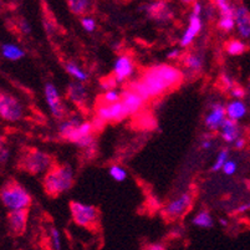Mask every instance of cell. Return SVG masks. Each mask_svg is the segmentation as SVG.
I'll use <instances>...</instances> for the list:
<instances>
[{"instance_id": "18", "label": "cell", "mask_w": 250, "mask_h": 250, "mask_svg": "<svg viewBox=\"0 0 250 250\" xmlns=\"http://www.w3.org/2000/svg\"><path fill=\"white\" fill-rule=\"evenodd\" d=\"M239 133L240 131L238 124L235 121L229 120V118H226L222 127H220V135H222L223 140L228 143L235 142L239 138Z\"/></svg>"}, {"instance_id": "28", "label": "cell", "mask_w": 250, "mask_h": 250, "mask_svg": "<svg viewBox=\"0 0 250 250\" xmlns=\"http://www.w3.org/2000/svg\"><path fill=\"white\" fill-rule=\"evenodd\" d=\"M226 47L229 55H233V56L242 55L243 52L247 50L245 44L240 42V40H231V42H229L228 44H227Z\"/></svg>"}, {"instance_id": "48", "label": "cell", "mask_w": 250, "mask_h": 250, "mask_svg": "<svg viewBox=\"0 0 250 250\" xmlns=\"http://www.w3.org/2000/svg\"><path fill=\"white\" fill-rule=\"evenodd\" d=\"M4 148H6V147H5V138H4L3 136H0V151H3Z\"/></svg>"}, {"instance_id": "4", "label": "cell", "mask_w": 250, "mask_h": 250, "mask_svg": "<svg viewBox=\"0 0 250 250\" xmlns=\"http://www.w3.org/2000/svg\"><path fill=\"white\" fill-rule=\"evenodd\" d=\"M51 163V157L47 153L40 149H30L22 160V167L28 170L29 173L39 174L46 170L49 172Z\"/></svg>"}, {"instance_id": "46", "label": "cell", "mask_w": 250, "mask_h": 250, "mask_svg": "<svg viewBox=\"0 0 250 250\" xmlns=\"http://www.w3.org/2000/svg\"><path fill=\"white\" fill-rule=\"evenodd\" d=\"M249 209H250V202L249 203L242 204L239 208L236 209V213H244V212H247V210H249Z\"/></svg>"}, {"instance_id": "22", "label": "cell", "mask_w": 250, "mask_h": 250, "mask_svg": "<svg viewBox=\"0 0 250 250\" xmlns=\"http://www.w3.org/2000/svg\"><path fill=\"white\" fill-rule=\"evenodd\" d=\"M80 125H81V121L79 120V118H76V117L70 118V120H67V121L62 122V124L60 125V127H59V133H60L61 137L66 138L67 140V138H69V136L71 135L75 129L80 126Z\"/></svg>"}, {"instance_id": "13", "label": "cell", "mask_w": 250, "mask_h": 250, "mask_svg": "<svg viewBox=\"0 0 250 250\" xmlns=\"http://www.w3.org/2000/svg\"><path fill=\"white\" fill-rule=\"evenodd\" d=\"M143 99L138 96L135 91L126 90L121 94V104L124 106L125 111H126L127 116L135 115L136 112L140 111V108L143 106Z\"/></svg>"}, {"instance_id": "21", "label": "cell", "mask_w": 250, "mask_h": 250, "mask_svg": "<svg viewBox=\"0 0 250 250\" xmlns=\"http://www.w3.org/2000/svg\"><path fill=\"white\" fill-rule=\"evenodd\" d=\"M1 52H3L4 58L11 61L20 60V59H22L25 56L24 50L20 49L18 45H14V44L3 45V47H1Z\"/></svg>"}, {"instance_id": "2", "label": "cell", "mask_w": 250, "mask_h": 250, "mask_svg": "<svg viewBox=\"0 0 250 250\" xmlns=\"http://www.w3.org/2000/svg\"><path fill=\"white\" fill-rule=\"evenodd\" d=\"M74 184V170L70 166L63 165L51 168L44 178V187L47 194L59 195L65 193Z\"/></svg>"}, {"instance_id": "35", "label": "cell", "mask_w": 250, "mask_h": 250, "mask_svg": "<svg viewBox=\"0 0 250 250\" xmlns=\"http://www.w3.org/2000/svg\"><path fill=\"white\" fill-rule=\"evenodd\" d=\"M117 85V81H116L115 76H108L106 77L104 81L101 83L102 88H106V90H113V87H116Z\"/></svg>"}, {"instance_id": "32", "label": "cell", "mask_w": 250, "mask_h": 250, "mask_svg": "<svg viewBox=\"0 0 250 250\" xmlns=\"http://www.w3.org/2000/svg\"><path fill=\"white\" fill-rule=\"evenodd\" d=\"M234 18H220V20L218 21V28L223 31H231L234 29Z\"/></svg>"}, {"instance_id": "5", "label": "cell", "mask_w": 250, "mask_h": 250, "mask_svg": "<svg viewBox=\"0 0 250 250\" xmlns=\"http://www.w3.org/2000/svg\"><path fill=\"white\" fill-rule=\"evenodd\" d=\"M24 115L21 104L8 92L0 90V117L10 122L19 121Z\"/></svg>"}, {"instance_id": "23", "label": "cell", "mask_w": 250, "mask_h": 250, "mask_svg": "<svg viewBox=\"0 0 250 250\" xmlns=\"http://www.w3.org/2000/svg\"><path fill=\"white\" fill-rule=\"evenodd\" d=\"M192 223L194 224V226L199 227V228H212L213 227V218L212 215L209 214L208 210H202V212H199L198 214L195 215L194 218H193Z\"/></svg>"}, {"instance_id": "36", "label": "cell", "mask_w": 250, "mask_h": 250, "mask_svg": "<svg viewBox=\"0 0 250 250\" xmlns=\"http://www.w3.org/2000/svg\"><path fill=\"white\" fill-rule=\"evenodd\" d=\"M220 81H222L223 87L226 88V90L231 91V88H233L234 86H235L234 81L231 80V77L229 76V75H227V74H223L222 75V77H220Z\"/></svg>"}, {"instance_id": "25", "label": "cell", "mask_w": 250, "mask_h": 250, "mask_svg": "<svg viewBox=\"0 0 250 250\" xmlns=\"http://www.w3.org/2000/svg\"><path fill=\"white\" fill-rule=\"evenodd\" d=\"M203 58L198 54H189L184 59V65L192 71H201L203 67Z\"/></svg>"}, {"instance_id": "29", "label": "cell", "mask_w": 250, "mask_h": 250, "mask_svg": "<svg viewBox=\"0 0 250 250\" xmlns=\"http://www.w3.org/2000/svg\"><path fill=\"white\" fill-rule=\"evenodd\" d=\"M108 173H110V176L112 177V179H115L116 182H124L127 179V170L124 169L121 166L118 165L111 166Z\"/></svg>"}, {"instance_id": "42", "label": "cell", "mask_w": 250, "mask_h": 250, "mask_svg": "<svg viewBox=\"0 0 250 250\" xmlns=\"http://www.w3.org/2000/svg\"><path fill=\"white\" fill-rule=\"evenodd\" d=\"M202 10H203V8H202V4L201 3H194V5H193L192 14L195 15V17H201Z\"/></svg>"}, {"instance_id": "11", "label": "cell", "mask_w": 250, "mask_h": 250, "mask_svg": "<svg viewBox=\"0 0 250 250\" xmlns=\"http://www.w3.org/2000/svg\"><path fill=\"white\" fill-rule=\"evenodd\" d=\"M133 74V62L131 58L127 55L118 56L117 60L113 63V76L117 83H124L131 75Z\"/></svg>"}, {"instance_id": "16", "label": "cell", "mask_w": 250, "mask_h": 250, "mask_svg": "<svg viewBox=\"0 0 250 250\" xmlns=\"http://www.w3.org/2000/svg\"><path fill=\"white\" fill-rule=\"evenodd\" d=\"M8 220L13 233L22 234L26 229V223H28V209L13 210L9 213Z\"/></svg>"}, {"instance_id": "1", "label": "cell", "mask_w": 250, "mask_h": 250, "mask_svg": "<svg viewBox=\"0 0 250 250\" xmlns=\"http://www.w3.org/2000/svg\"><path fill=\"white\" fill-rule=\"evenodd\" d=\"M181 81L182 72L178 69L161 63L147 70L141 83H143L149 97H156L177 86Z\"/></svg>"}, {"instance_id": "45", "label": "cell", "mask_w": 250, "mask_h": 250, "mask_svg": "<svg viewBox=\"0 0 250 250\" xmlns=\"http://www.w3.org/2000/svg\"><path fill=\"white\" fill-rule=\"evenodd\" d=\"M212 146H213V141L209 140V138H207V137H206V140L202 142V148H204V149L212 148Z\"/></svg>"}, {"instance_id": "20", "label": "cell", "mask_w": 250, "mask_h": 250, "mask_svg": "<svg viewBox=\"0 0 250 250\" xmlns=\"http://www.w3.org/2000/svg\"><path fill=\"white\" fill-rule=\"evenodd\" d=\"M226 112L229 120L236 122L238 120L244 117V115L247 113V107L242 101L235 100V101H231L230 104H228V106L226 107Z\"/></svg>"}, {"instance_id": "43", "label": "cell", "mask_w": 250, "mask_h": 250, "mask_svg": "<svg viewBox=\"0 0 250 250\" xmlns=\"http://www.w3.org/2000/svg\"><path fill=\"white\" fill-rule=\"evenodd\" d=\"M179 55H181V50L179 49H173V50H170V51L167 52L168 59H178Z\"/></svg>"}, {"instance_id": "10", "label": "cell", "mask_w": 250, "mask_h": 250, "mask_svg": "<svg viewBox=\"0 0 250 250\" xmlns=\"http://www.w3.org/2000/svg\"><path fill=\"white\" fill-rule=\"evenodd\" d=\"M190 206H192V195L189 193H183L178 198L169 202L166 206L163 213L169 218H178L187 212Z\"/></svg>"}, {"instance_id": "38", "label": "cell", "mask_w": 250, "mask_h": 250, "mask_svg": "<svg viewBox=\"0 0 250 250\" xmlns=\"http://www.w3.org/2000/svg\"><path fill=\"white\" fill-rule=\"evenodd\" d=\"M230 94H231V96L234 97V99L240 100V99H243V97L245 96V90L242 87V86L235 85L233 88H231Z\"/></svg>"}, {"instance_id": "47", "label": "cell", "mask_w": 250, "mask_h": 250, "mask_svg": "<svg viewBox=\"0 0 250 250\" xmlns=\"http://www.w3.org/2000/svg\"><path fill=\"white\" fill-rule=\"evenodd\" d=\"M244 146H245V140H244V138H238V140L235 141V147L238 149H242Z\"/></svg>"}, {"instance_id": "24", "label": "cell", "mask_w": 250, "mask_h": 250, "mask_svg": "<svg viewBox=\"0 0 250 250\" xmlns=\"http://www.w3.org/2000/svg\"><path fill=\"white\" fill-rule=\"evenodd\" d=\"M69 9L71 10L72 14L75 15H83L88 10L90 1L87 0H69Z\"/></svg>"}, {"instance_id": "40", "label": "cell", "mask_w": 250, "mask_h": 250, "mask_svg": "<svg viewBox=\"0 0 250 250\" xmlns=\"http://www.w3.org/2000/svg\"><path fill=\"white\" fill-rule=\"evenodd\" d=\"M104 124H106V122H104L101 120V118H99V117H95L94 121L91 122V125H92V128H94V131H101V129L104 128Z\"/></svg>"}, {"instance_id": "12", "label": "cell", "mask_w": 250, "mask_h": 250, "mask_svg": "<svg viewBox=\"0 0 250 250\" xmlns=\"http://www.w3.org/2000/svg\"><path fill=\"white\" fill-rule=\"evenodd\" d=\"M234 21L236 25V30L242 38H250V11L245 6H238L234 13Z\"/></svg>"}, {"instance_id": "8", "label": "cell", "mask_w": 250, "mask_h": 250, "mask_svg": "<svg viewBox=\"0 0 250 250\" xmlns=\"http://www.w3.org/2000/svg\"><path fill=\"white\" fill-rule=\"evenodd\" d=\"M44 92L45 100H46V104L49 106V110L52 113V116L55 118H62L63 115H65V108H63L60 94H59V91L55 87V85L47 83L45 85Z\"/></svg>"}, {"instance_id": "15", "label": "cell", "mask_w": 250, "mask_h": 250, "mask_svg": "<svg viewBox=\"0 0 250 250\" xmlns=\"http://www.w3.org/2000/svg\"><path fill=\"white\" fill-rule=\"evenodd\" d=\"M226 107L222 104H213L212 110H210V112L206 117V126L209 129H213V131L220 129L223 122L226 120Z\"/></svg>"}, {"instance_id": "37", "label": "cell", "mask_w": 250, "mask_h": 250, "mask_svg": "<svg viewBox=\"0 0 250 250\" xmlns=\"http://www.w3.org/2000/svg\"><path fill=\"white\" fill-rule=\"evenodd\" d=\"M236 170V163L234 161H227L224 167H223V172L228 176H231L233 173H235Z\"/></svg>"}, {"instance_id": "7", "label": "cell", "mask_w": 250, "mask_h": 250, "mask_svg": "<svg viewBox=\"0 0 250 250\" xmlns=\"http://www.w3.org/2000/svg\"><path fill=\"white\" fill-rule=\"evenodd\" d=\"M92 132H94V128L91 122H81L80 126L69 136L67 141L75 143L81 148H88L95 143Z\"/></svg>"}, {"instance_id": "14", "label": "cell", "mask_w": 250, "mask_h": 250, "mask_svg": "<svg viewBox=\"0 0 250 250\" xmlns=\"http://www.w3.org/2000/svg\"><path fill=\"white\" fill-rule=\"evenodd\" d=\"M202 26H203V22H202L201 17H195V15L190 14L189 21H188V28L186 29V31H184L181 39L182 46L186 47L192 44L195 36L201 33Z\"/></svg>"}, {"instance_id": "6", "label": "cell", "mask_w": 250, "mask_h": 250, "mask_svg": "<svg viewBox=\"0 0 250 250\" xmlns=\"http://www.w3.org/2000/svg\"><path fill=\"white\" fill-rule=\"evenodd\" d=\"M70 210L74 218V222L80 227L92 226L99 218V212L96 207L91 204L81 203V202H71L70 203Z\"/></svg>"}, {"instance_id": "49", "label": "cell", "mask_w": 250, "mask_h": 250, "mask_svg": "<svg viewBox=\"0 0 250 250\" xmlns=\"http://www.w3.org/2000/svg\"><path fill=\"white\" fill-rule=\"evenodd\" d=\"M219 223H220V224H222L223 227H226L227 224H228V222H227L226 219H219Z\"/></svg>"}, {"instance_id": "30", "label": "cell", "mask_w": 250, "mask_h": 250, "mask_svg": "<svg viewBox=\"0 0 250 250\" xmlns=\"http://www.w3.org/2000/svg\"><path fill=\"white\" fill-rule=\"evenodd\" d=\"M228 157H229L228 149H223V151H220L219 154L217 156V160H215L214 165H213V170L223 169L226 162L228 161Z\"/></svg>"}, {"instance_id": "19", "label": "cell", "mask_w": 250, "mask_h": 250, "mask_svg": "<svg viewBox=\"0 0 250 250\" xmlns=\"http://www.w3.org/2000/svg\"><path fill=\"white\" fill-rule=\"evenodd\" d=\"M69 94L70 100H71L74 104H79V106H83L86 102L87 99V92H86V88L83 87V83H71L69 85Z\"/></svg>"}, {"instance_id": "3", "label": "cell", "mask_w": 250, "mask_h": 250, "mask_svg": "<svg viewBox=\"0 0 250 250\" xmlns=\"http://www.w3.org/2000/svg\"><path fill=\"white\" fill-rule=\"evenodd\" d=\"M0 199L10 212L26 209L31 204L29 192L17 182H10L0 192Z\"/></svg>"}, {"instance_id": "26", "label": "cell", "mask_w": 250, "mask_h": 250, "mask_svg": "<svg viewBox=\"0 0 250 250\" xmlns=\"http://www.w3.org/2000/svg\"><path fill=\"white\" fill-rule=\"evenodd\" d=\"M65 69H66L67 74L71 75L72 77H75V79H76L77 81H80V83L86 81L88 79V75L86 74L79 65H76V63L67 62L66 65H65Z\"/></svg>"}, {"instance_id": "41", "label": "cell", "mask_w": 250, "mask_h": 250, "mask_svg": "<svg viewBox=\"0 0 250 250\" xmlns=\"http://www.w3.org/2000/svg\"><path fill=\"white\" fill-rule=\"evenodd\" d=\"M143 250H166V247L161 243H152V244H147Z\"/></svg>"}, {"instance_id": "33", "label": "cell", "mask_w": 250, "mask_h": 250, "mask_svg": "<svg viewBox=\"0 0 250 250\" xmlns=\"http://www.w3.org/2000/svg\"><path fill=\"white\" fill-rule=\"evenodd\" d=\"M81 25H83V30H86L87 33H92V31L96 30V21H95L94 18L83 17L81 19Z\"/></svg>"}, {"instance_id": "9", "label": "cell", "mask_w": 250, "mask_h": 250, "mask_svg": "<svg viewBox=\"0 0 250 250\" xmlns=\"http://www.w3.org/2000/svg\"><path fill=\"white\" fill-rule=\"evenodd\" d=\"M96 117L101 118L104 122H117L127 117V113L120 101L117 104H101L96 111Z\"/></svg>"}, {"instance_id": "31", "label": "cell", "mask_w": 250, "mask_h": 250, "mask_svg": "<svg viewBox=\"0 0 250 250\" xmlns=\"http://www.w3.org/2000/svg\"><path fill=\"white\" fill-rule=\"evenodd\" d=\"M102 97H104V104H117L121 101V92H118L117 90H108Z\"/></svg>"}, {"instance_id": "27", "label": "cell", "mask_w": 250, "mask_h": 250, "mask_svg": "<svg viewBox=\"0 0 250 250\" xmlns=\"http://www.w3.org/2000/svg\"><path fill=\"white\" fill-rule=\"evenodd\" d=\"M215 5L219 9L220 18H234L235 8L229 1H227V0H217Z\"/></svg>"}, {"instance_id": "44", "label": "cell", "mask_w": 250, "mask_h": 250, "mask_svg": "<svg viewBox=\"0 0 250 250\" xmlns=\"http://www.w3.org/2000/svg\"><path fill=\"white\" fill-rule=\"evenodd\" d=\"M9 160V149L4 148L3 151H0V163H5Z\"/></svg>"}, {"instance_id": "39", "label": "cell", "mask_w": 250, "mask_h": 250, "mask_svg": "<svg viewBox=\"0 0 250 250\" xmlns=\"http://www.w3.org/2000/svg\"><path fill=\"white\" fill-rule=\"evenodd\" d=\"M19 29H20V31H21L22 34H25V35H26V34L31 33L30 24H29V22L26 21V20H24V19H21L19 21Z\"/></svg>"}, {"instance_id": "34", "label": "cell", "mask_w": 250, "mask_h": 250, "mask_svg": "<svg viewBox=\"0 0 250 250\" xmlns=\"http://www.w3.org/2000/svg\"><path fill=\"white\" fill-rule=\"evenodd\" d=\"M51 240L52 245L55 248V250H61V240H60V233L56 228L51 229Z\"/></svg>"}, {"instance_id": "17", "label": "cell", "mask_w": 250, "mask_h": 250, "mask_svg": "<svg viewBox=\"0 0 250 250\" xmlns=\"http://www.w3.org/2000/svg\"><path fill=\"white\" fill-rule=\"evenodd\" d=\"M147 14L151 18L157 20H162V21H166V20L170 19L172 18V11H169V9L167 8L166 3L163 1H157V3H151L146 6Z\"/></svg>"}]
</instances>
